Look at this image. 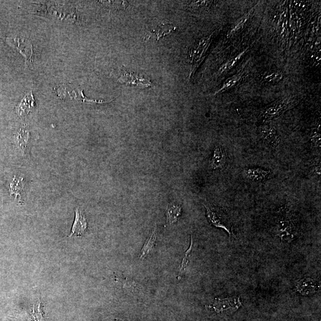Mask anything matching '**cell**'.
Returning <instances> with one entry per match:
<instances>
[{"label":"cell","instance_id":"6","mask_svg":"<svg viewBox=\"0 0 321 321\" xmlns=\"http://www.w3.org/2000/svg\"><path fill=\"white\" fill-rule=\"evenodd\" d=\"M214 32L213 34L207 36V37L201 39L196 45L193 46L189 51V56L190 58L191 62L194 64V68H197L198 64L200 63L202 58L206 54L208 48L210 47L211 42Z\"/></svg>","mask_w":321,"mask_h":321},{"label":"cell","instance_id":"13","mask_svg":"<svg viewBox=\"0 0 321 321\" xmlns=\"http://www.w3.org/2000/svg\"><path fill=\"white\" fill-rule=\"evenodd\" d=\"M176 27L171 23H164L158 26L155 29L151 32V35L154 34L157 37V40L159 41L161 38L170 34V33L176 30Z\"/></svg>","mask_w":321,"mask_h":321},{"label":"cell","instance_id":"9","mask_svg":"<svg viewBox=\"0 0 321 321\" xmlns=\"http://www.w3.org/2000/svg\"><path fill=\"white\" fill-rule=\"evenodd\" d=\"M227 162V155L221 145H217L210 162V167L213 170L222 169Z\"/></svg>","mask_w":321,"mask_h":321},{"label":"cell","instance_id":"15","mask_svg":"<svg viewBox=\"0 0 321 321\" xmlns=\"http://www.w3.org/2000/svg\"><path fill=\"white\" fill-rule=\"evenodd\" d=\"M181 207L177 205L171 204L168 209V219L170 222V224H174L178 219L179 217L181 214Z\"/></svg>","mask_w":321,"mask_h":321},{"label":"cell","instance_id":"17","mask_svg":"<svg viewBox=\"0 0 321 321\" xmlns=\"http://www.w3.org/2000/svg\"><path fill=\"white\" fill-rule=\"evenodd\" d=\"M283 75L281 72H272L265 73L263 79L268 83H277L282 80Z\"/></svg>","mask_w":321,"mask_h":321},{"label":"cell","instance_id":"21","mask_svg":"<svg viewBox=\"0 0 321 321\" xmlns=\"http://www.w3.org/2000/svg\"><path fill=\"white\" fill-rule=\"evenodd\" d=\"M320 132L319 128H314L311 133V139L315 145H321Z\"/></svg>","mask_w":321,"mask_h":321},{"label":"cell","instance_id":"10","mask_svg":"<svg viewBox=\"0 0 321 321\" xmlns=\"http://www.w3.org/2000/svg\"><path fill=\"white\" fill-rule=\"evenodd\" d=\"M270 171L259 167H250L244 169L243 175L246 179L255 182H262L267 180Z\"/></svg>","mask_w":321,"mask_h":321},{"label":"cell","instance_id":"3","mask_svg":"<svg viewBox=\"0 0 321 321\" xmlns=\"http://www.w3.org/2000/svg\"><path fill=\"white\" fill-rule=\"evenodd\" d=\"M293 103L294 101L292 99L277 101L263 109L260 117L263 120H268L279 117L292 106Z\"/></svg>","mask_w":321,"mask_h":321},{"label":"cell","instance_id":"14","mask_svg":"<svg viewBox=\"0 0 321 321\" xmlns=\"http://www.w3.org/2000/svg\"><path fill=\"white\" fill-rule=\"evenodd\" d=\"M157 228H155L152 236L148 240L147 242L146 243L144 246H143L142 250L141 255H140V259H145L146 256H148L149 252L151 251L154 247L156 244V240H157Z\"/></svg>","mask_w":321,"mask_h":321},{"label":"cell","instance_id":"2","mask_svg":"<svg viewBox=\"0 0 321 321\" xmlns=\"http://www.w3.org/2000/svg\"><path fill=\"white\" fill-rule=\"evenodd\" d=\"M207 209L208 219L216 227L221 228L227 232L231 237L233 233V224L228 214L220 209H210L205 206Z\"/></svg>","mask_w":321,"mask_h":321},{"label":"cell","instance_id":"5","mask_svg":"<svg viewBox=\"0 0 321 321\" xmlns=\"http://www.w3.org/2000/svg\"><path fill=\"white\" fill-rule=\"evenodd\" d=\"M258 134L260 139L269 148L275 150L280 144V137L274 127L270 125H264L260 127Z\"/></svg>","mask_w":321,"mask_h":321},{"label":"cell","instance_id":"18","mask_svg":"<svg viewBox=\"0 0 321 321\" xmlns=\"http://www.w3.org/2000/svg\"><path fill=\"white\" fill-rule=\"evenodd\" d=\"M246 51H244L242 52V53H241L239 55H238L237 57H235L234 59L228 61V62L225 63L224 65H222L221 67H220L219 72H225L226 71H228V70H230L231 68H233V67L235 65V64H236L238 62V60H239L241 59V57L243 56V54L246 53Z\"/></svg>","mask_w":321,"mask_h":321},{"label":"cell","instance_id":"7","mask_svg":"<svg viewBox=\"0 0 321 321\" xmlns=\"http://www.w3.org/2000/svg\"><path fill=\"white\" fill-rule=\"evenodd\" d=\"M118 81L126 85H137L139 87L147 88L151 87V83L148 79L137 73L124 71L122 72Z\"/></svg>","mask_w":321,"mask_h":321},{"label":"cell","instance_id":"8","mask_svg":"<svg viewBox=\"0 0 321 321\" xmlns=\"http://www.w3.org/2000/svg\"><path fill=\"white\" fill-rule=\"evenodd\" d=\"M296 289L302 295H313L319 289V284L311 278H305L296 283Z\"/></svg>","mask_w":321,"mask_h":321},{"label":"cell","instance_id":"22","mask_svg":"<svg viewBox=\"0 0 321 321\" xmlns=\"http://www.w3.org/2000/svg\"><path fill=\"white\" fill-rule=\"evenodd\" d=\"M314 172L316 174V175L319 176L321 175V166L320 164H317V166H315L313 168Z\"/></svg>","mask_w":321,"mask_h":321},{"label":"cell","instance_id":"19","mask_svg":"<svg viewBox=\"0 0 321 321\" xmlns=\"http://www.w3.org/2000/svg\"><path fill=\"white\" fill-rule=\"evenodd\" d=\"M252 11V10H250L249 11L248 13L245 15V16L241 18L239 21H238V22L235 24L234 28L231 30L230 35L234 34V33L237 32L238 30L242 28L244 24H245L246 21L249 19V16H250V14H251Z\"/></svg>","mask_w":321,"mask_h":321},{"label":"cell","instance_id":"4","mask_svg":"<svg viewBox=\"0 0 321 321\" xmlns=\"http://www.w3.org/2000/svg\"><path fill=\"white\" fill-rule=\"evenodd\" d=\"M241 306L240 298L237 297L216 299L213 304L214 310L218 314H233L237 311Z\"/></svg>","mask_w":321,"mask_h":321},{"label":"cell","instance_id":"20","mask_svg":"<svg viewBox=\"0 0 321 321\" xmlns=\"http://www.w3.org/2000/svg\"><path fill=\"white\" fill-rule=\"evenodd\" d=\"M193 250V238L192 235L191 236V243L190 247L187 251L186 252L185 258H183L182 261V264L181 267L180 268V274H182L183 271L185 270L186 267H187V265L189 262V257L192 254Z\"/></svg>","mask_w":321,"mask_h":321},{"label":"cell","instance_id":"11","mask_svg":"<svg viewBox=\"0 0 321 321\" xmlns=\"http://www.w3.org/2000/svg\"><path fill=\"white\" fill-rule=\"evenodd\" d=\"M88 227V222L84 214H82L79 209L76 210V215L74 223H73L71 234L69 237H72L73 234L80 236L84 234Z\"/></svg>","mask_w":321,"mask_h":321},{"label":"cell","instance_id":"1","mask_svg":"<svg viewBox=\"0 0 321 321\" xmlns=\"http://www.w3.org/2000/svg\"><path fill=\"white\" fill-rule=\"evenodd\" d=\"M277 232L283 241H292L296 235L295 219L287 207L281 208L278 212Z\"/></svg>","mask_w":321,"mask_h":321},{"label":"cell","instance_id":"16","mask_svg":"<svg viewBox=\"0 0 321 321\" xmlns=\"http://www.w3.org/2000/svg\"><path fill=\"white\" fill-rule=\"evenodd\" d=\"M241 76H242V75L237 74L232 76L230 78H229L228 80L224 82L222 88L218 91H216L215 94L221 93L223 91H225L228 90V89H230L232 87H234V86L240 81Z\"/></svg>","mask_w":321,"mask_h":321},{"label":"cell","instance_id":"12","mask_svg":"<svg viewBox=\"0 0 321 321\" xmlns=\"http://www.w3.org/2000/svg\"><path fill=\"white\" fill-rule=\"evenodd\" d=\"M33 107H34V100H33L32 92H29L17 107V112L20 115L27 114V112L32 111Z\"/></svg>","mask_w":321,"mask_h":321}]
</instances>
